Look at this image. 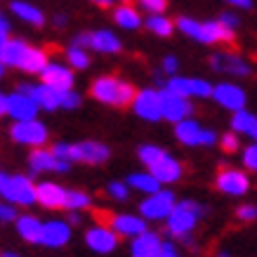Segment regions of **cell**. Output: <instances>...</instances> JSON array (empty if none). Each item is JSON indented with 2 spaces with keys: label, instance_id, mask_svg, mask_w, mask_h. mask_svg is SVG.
<instances>
[{
  "label": "cell",
  "instance_id": "obj_1",
  "mask_svg": "<svg viewBox=\"0 0 257 257\" xmlns=\"http://www.w3.org/2000/svg\"><path fill=\"white\" fill-rule=\"evenodd\" d=\"M140 161L149 168V175L154 179H158V184H172V182H177L182 177V165L179 161L163 151V149L158 147H140Z\"/></svg>",
  "mask_w": 257,
  "mask_h": 257
},
{
  "label": "cell",
  "instance_id": "obj_2",
  "mask_svg": "<svg viewBox=\"0 0 257 257\" xmlns=\"http://www.w3.org/2000/svg\"><path fill=\"white\" fill-rule=\"evenodd\" d=\"M52 156L66 163L85 161V163H104L109 158V149L99 142H80V144H55L50 149Z\"/></svg>",
  "mask_w": 257,
  "mask_h": 257
},
{
  "label": "cell",
  "instance_id": "obj_3",
  "mask_svg": "<svg viewBox=\"0 0 257 257\" xmlns=\"http://www.w3.org/2000/svg\"><path fill=\"white\" fill-rule=\"evenodd\" d=\"M177 29L184 36H189V38L198 40V43H229V40H234L231 36H234V31H229V29H224L219 22H196V19H189V17H184V19H179L177 22Z\"/></svg>",
  "mask_w": 257,
  "mask_h": 257
},
{
  "label": "cell",
  "instance_id": "obj_4",
  "mask_svg": "<svg viewBox=\"0 0 257 257\" xmlns=\"http://www.w3.org/2000/svg\"><path fill=\"white\" fill-rule=\"evenodd\" d=\"M92 97L104 101V104H116V106H127L135 99V87L130 83L113 78V76H104V78L92 83Z\"/></svg>",
  "mask_w": 257,
  "mask_h": 257
},
{
  "label": "cell",
  "instance_id": "obj_5",
  "mask_svg": "<svg viewBox=\"0 0 257 257\" xmlns=\"http://www.w3.org/2000/svg\"><path fill=\"white\" fill-rule=\"evenodd\" d=\"M0 196L15 205H33L36 203V184L24 175L0 172Z\"/></svg>",
  "mask_w": 257,
  "mask_h": 257
},
{
  "label": "cell",
  "instance_id": "obj_6",
  "mask_svg": "<svg viewBox=\"0 0 257 257\" xmlns=\"http://www.w3.org/2000/svg\"><path fill=\"white\" fill-rule=\"evenodd\" d=\"M203 215V208L198 203L194 201H182V203H175L172 212L168 215V229L170 234L175 236H187Z\"/></svg>",
  "mask_w": 257,
  "mask_h": 257
},
{
  "label": "cell",
  "instance_id": "obj_7",
  "mask_svg": "<svg viewBox=\"0 0 257 257\" xmlns=\"http://www.w3.org/2000/svg\"><path fill=\"white\" fill-rule=\"evenodd\" d=\"M175 208V194L172 191H165V189H158L156 194H149V198H144L140 205L142 219H168V215Z\"/></svg>",
  "mask_w": 257,
  "mask_h": 257
},
{
  "label": "cell",
  "instance_id": "obj_8",
  "mask_svg": "<svg viewBox=\"0 0 257 257\" xmlns=\"http://www.w3.org/2000/svg\"><path fill=\"white\" fill-rule=\"evenodd\" d=\"M177 127H175V135H177V140L182 142V144H187V147H196V144H203V147H210V144H215V133L212 130H203L201 125L196 123V120H191V118H184V120H179V123H175Z\"/></svg>",
  "mask_w": 257,
  "mask_h": 257
},
{
  "label": "cell",
  "instance_id": "obj_9",
  "mask_svg": "<svg viewBox=\"0 0 257 257\" xmlns=\"http://www.w3.org/2000/svg\"><path fill=\"white\" fill-rule=\"evenodd\" d=\"M12 140L26 147H43L47 142V127L43 123L33 120H17L12 125Z\"/></svg>",
  "mask_w": 257,
  "mask_h": 257
},
{
  "label": "cell",
  "instance_id": "obj_10",
  "mask_svg": "<svg viewBox=\"0 0 257 257\" xmlns=\"http://www.w3.org/2000/svg\"><path fill=\"white\" fill-rule=\"evenodd\" d=\"M158 99H161V118H168L172 123H179V120L189 118V113H191L189 99L179 97V94L163 90V92H158Z\"/></svg>",
  "mask_w": 257,
  "mask_h": 257
},
{
  "label": "cell",
  "instance_id": "obj_11",
  "mask_svg": "<svg viewBox=\"0 0 257 257\" xmlns=\"http://www.w3.org/2000/svg\"><path fill=\"white\" fill-rule=\"evenodd\" d=\"M165 90L187 99V97H210L212 85L201 78H170Z\"/></svg>",
  "mask_w": 257,
  "mask_h": 257
},
{
  "label": "cell",
  "instance_id": "obj_12",
  "mask_svg": "<svg viewBox=\"0 0 257 257\" xmlns=\"http://www.w3.org/2000/svg\"><path fill=\"white\" fill-rule=\"evenodd\" d=\"M133 109L135 113L144 120H161V99H158L156 90H142V92H135L133 99Z\"/></svg>",
  "mask_w": 257,
  "mask_h": 257
},
{
  "label": "cell",
  "instance_id": "obj_13",
  "mask_svg": "<svg viewBox=\"0 0 257 257\" xmlns=\"http://www.w3.org/2000/svg\"><path fill=\"white\" fill-rule=\"evenodd\" d=\"M40 78H43V85L52 87L57 92H66L73 87V73L62 64H47L45 69L40 71Z\"/></svg>",
  "mask_w": 257,
  "mask_h": 257
},
{
  "label": "cell",
  "instance_id": "obj_14",
  "mask_svg": "<svg viewBox=\"0 0 257 257\" xmlns=\"http://www.w3.org/2000/svg\"><path fill=\"white\" fill-rule=\"evenodd\" d=\"M217 187L219 191H224L229 196H243L250 189V179L245 172L226 168V170H222L217 175Z\"/></svg>",
  "mask_w": 257,
  "mask_h": 257
},
{
  "label": "cell",
  "instance_id": "obj_15",
  "mask_svg": "<svg viewBox=\"0 0 257 257\" xmlns=\"http://www.w3.org/2000/svg\"><path fill=\"white\" fill-rule=\"evenodd\" d=\"M85 241H87V245H90L94 252H99V255H109L111 250H116L118 236L113 234L106 224H99V226H92V229L87 231Z\"/></svg>",
  "mask_w": 257,
  "mask_h": 257
},
{
  "label": "cell",
  "instance_id": "obj_16",
  "mask_svg": "<svg viewBox=\"0 0 257 257\" xmlns=\"http://www.w3.org/2000/svg\"><path fill=\"white\" fill-rule=\"evenodd\" d=\"M210 97H215L217 104H222L224 109H231V111H241L245 106V92L238 85H234V83H222V85L212 87Z\"/></svg>",
  "mask_w": 257,
  "mask_h": 257
},
{
  "label": "cell",
  "instance_id": "obj_17",
  "mask_svg": "<svg viewBox=\"0 0 257 257\" xmlns=\"http://www.w3.org/2000/svg\"><path fill=\"white\" fill-rule=\"evenodd\" d=\"M69 238H71V224L69 222L52 219V222H45V224H43L40 243L47 245V248H62L64 243H69Z\"/></svg>",
  "mask_w": 257,
  "mask_h": 257
},
{
  "label": "cell",
  "instance_id": "obj_18",
  "mask_svg": "<svg viewBox=\"0 0 257 257\" xmlns=\"http://www.w3.org/2000/svg\"><path fill=\"white\" fill-rule=\"evenodd\" d=\"M5 113L12 116L15 120H33L36 113H38V106L31 97L26 94H10L8 97V104H5Z\"/></svg>",
  "mask_w": 257,
  "mask_h": 257
},
{
  "label": "cell",
  "instance_id": "obj_19",
  "mask_svg": "<svg viewBox=\"0 0 257 257\" xmlns=\"http://www.w3.org/2000/svg\"><path fill=\"white\" fill-rule=\"evenodd\" d=\"M111 222V231L113 234H120V236H140L147 231V219H142V217H135V215H111L109 217Z\"/></svg>",
  "mask_w": 257,
  "mask_h": 257
},
{
  "label": "cell",
  "instance_id": "obj_20",
  "mask_svg": "<svg viewBox=\"0 0 257 257\" xmlns=\"http://www.w3.org/2000/svg\"><path fill=\"white\" fill-rule=\"evenodd\" d=\"M29 165H31L33 172H66L71 168V163L66 161H59V158L52 156V151H47V149H36L29 158Z\"/></svg>",
  "mask_w": 257,
  "mask_h": 257
},
{
  "label": "cell",
  "instance_id": "obj_21",
  "mask_svg": "<svg viewBox=\"0 0 257 257\" xmlns=\"http://www.w3.org/2000/svg\"><path fill=\"white\" fill-rule=\"evenodd\" d=\"M64 196H66V189H62L55 182H43L36 187V203H40L43 208H50V210L64 208Z\"/></svg>",
  "mask_w": 257,
  "mask_h": 257
},
{
  "label": "cell",
  "instance_id": "obj_22",
  "mask_svg": "<svg viewBox=\"0 0 257 257\" xmlns=\"http://www.w3.org/2000/svg\"><path fill=\"white\" fill-rule=\"evenodd\" d=\"M210 64L215 71H224V73H234V76H248L250 73V66L236 55H215Z\"/></svg>",
  "mask_w": 257,
  "mask_h": 257
},
{
  "label": "cell",
  "instance_id": "obj_23",
  "mask_svg": "<svg viewBox=\"0 0 257 257\" xmlns=\"http://www.w3.org/2000/svg\"><path fill=\"white\" fill-rule=\"evenodd\" d=\"M29 97L36 101L38 109H45V111L59 109V92L52 90V87H47V85H31Z\"/></svg>",
  "mask_w": 257,
  "mask_h": 257
},
{
  "label": "cell",
  "instance_id": "obj_24",
  "mask_svg": "<svg viewBox=\"0 0 257 257\" xmlns=\"http://www.w3.org/2000/svg\"><path fill=\"white\" fill-rule=\"evenodd\" d=\"M17 66L24 69L26 73H40V71L47 66V55L40 47H26V52L22 55V59H19Z\"/></svg>",
  "mask_w": 257,
  "mask_h": 257
},
{
  "label": "cell",
  "instance_id": "obj_25",
  "mask_svg": "<svg viewBox=\"0 0 257 257\" xmlns=\"http://www.w3.org/2000/svg\"><path fill=\"white\" fill-rule=\"evenodd\" d=\"M90 47L101 55H113L120 50V38H116V33L111 31H97L90 36Z\"/></svg>",
  "mask_w": 257,
  "mask_h": 257
},
{
  "label": "cell",
  "instance_id": "obj_26",
  "mask_svg": "<svg viewBox=\"0 0 257 257\" xmlns=\"http://www.w3.org/2000/svg\"><path fill=\"white\" fill-rule=\"evenodd\" d=\"M158 243H161L158 234H151V231H144V234L135 236L133 248H130L133 250V257H154Z\"/></svg>",
  "mask_w": 257,
  "mask_h": 257
},
{
  "label": "cell",
  "instance_id": "obj_27",
  "mask_svg": "<svg viewBox=\"0 0 257 257\" xmlns=\"http://www.w3.org/2000/svg\"><path fill=\"white\" fill-rule=\"evenodd\" d=\"M17 229H19V236L29 243H40V231H43V222L33 215H24V217L17 219Z\"/></svg>",
  "mask_w": 257,
  "mask_h": 257
},
{
  "label": "cell",
  "instance_id": "obj_28",
  "mask_svg": "<svg viewBox=\"0 0 257 257\" xmlns=\"http://www.w3.org/2000/svg\"><path fill=\"white\" fill-rule=\"evenodd\" d=\"M26 43L24 40H8L5 45H3V50H0V64L3 66H17L19 64V59H22V55L26 52Z\"/></svg>",
  "mask_w": 257,
  "mask_h": 257
},
{
  "label": "cell",
  "instance_id": "obj_29",
  "mask_svg": "<svg viewBox=\"0 0 257 257\" xmlns=\"http://www.w3.org/2000/svg\"><path fill=\"white\" fill-rule=\"evenodd\" d=\"M231 127H234L236 133H243V135H248V137H252V140H255V135H257V118L252 116V113H248L245 109H241V111H236L234 118H231Z\"/></svg>",
  "mask_w": 257,
  "mask_h": 257
},
{
  "label": "cell",
  "instance_id": "obj_30",
  "mask_svg": "<svg viewBox=\"0 0 257 257\" xmlns=\"http://www.w3.org/2000/svg\"><path fill=\"white\" fill-rule=\"evenodd\" d=\"M12 12H15L19 19H24V22H29V24H36V26H40V24L45 22L43 12H40L36 5L24 3V0H15V3H12Z\"/></svg>",
  "mask_w": 257,
  "mask_h": 257
},
{
  "label": "cell",
  "instance_id": "obj_31",
  "mask_svg": "<svg viewBox=\"0 0 257 257\" xmlns=\"http://www.w3.org/2000/svg\"><path fill=\"white\" fill-rule=\"evenodd\" d=\"M127 187L137 189V191H144V194H156L158 189H161V184L149 172H135V175L127 177Z\"/></svg>",
  "mask_w": 257,
  "mask_h": 257
},
{
  "label": "cell",
  "instance_id": "obj_32",
  "mask_svg": "<svg viewBox=\"0 0 257 257\" xmlns=\"http://www.w3.org/2000/svg\"><path fill=\"white\" fill-rule=\"evenodd\" d=\"M113 19H116V24L120 26V29H140V24H142L140 15H137L133 8H127V5L118 8Z\"/></svg>",
  "mask_w": 257,
  "mask_h": 257
},
{
  "label": "cell",
  "instance_id": "obj_33",
  "mask_svg": "<svg viewBox=\"0 0 257 257\" xmlns=\"http://www.w3.org/2000/svg\"><path fill=\"white\" fill-rule=\"evenodd\" d=\"M147 29L151 33H156V36H170L172 33V22L168 19V17H163V15H151L147 19Z\"/></svg>",
  "mask_w": 257,
  "mask_h": 257
},
{
  "label": "cell",
  "instance_id": "obj_34",
  "mask_svg": "<svg viewBox=\"0 0 257 257\" xmlns=\"http://www.w3.org/2000/svg\"><path fill=\"white\" fill-rule=\"evenodd\" d=\"M90 205V196L85 191H66L64 196V208H69L71 212H78Z\"/></svg>",
  "mask_w": 257,
  "mask_h": 257
},
{
  "label": "cell",
  "instance_id": "obj_35",
  "mask_svg": "<svg viewBox=\"0 0 257 257\" xmlns=\"http://www.w3.org/2000/svg\"><path fill=\"white\" fill-rule=\"evenodd\" d=\"M66 57H69V64L71 66H76V69H87V64H90L87 52L85 50H80V47H71Z\"/></svg>",
  "mask_w": 257,
  "mask_h": 257
},
{
  "label": "cell",
  "instance_id": "obj_36",
  "mask_svg": "<svg viewBox=\"0 0 257 257\" xmlns=\"http://www.w3.org/2000/svg\"><path fill=\"white\" fill-rule=\"evenodd\" d=\"M78 104H80V94H76L73 90L59 92V106H62V109H76Z\"/></svg>",
  "mask_w": 257,
  "mask_h": 257
},
{
  "label": "cell",
  "instance_id": "obj_37",
  "mask_svg": "<svg viewBox=\"0 0 257 257\" xmlns=\"http://www.w3.org/2000/svg\"><path fill=\"white\" fill-rule=\"evenodd\" d=\"M140 5L151 15H163V10L168 8L165 0H140Z\"/></svg>",
  "mask_w": 257,
  "mask_h": 257
},
{
  "label": "cell",
  "instance_id": "obj_38",
  "mask_svg": "<svg viewBox=\"0 0 257 257\" xmlns=\"http://www.w3.org/2000/svg\"><path fill=\"white\" fill-rule=\"evenodd\" d=\"M109 194L116 198V201H125L127 198V194H130V189H127V184H123V182H111L109 184Z\"/></svg>",
  "mask_w": 257,
  "mask_h": 257
},
{
  "label": "cell",
  "instance_id": "obj_39",
  "mask_svg": "<svg viewBox=\"0 0 257 257\" xmlns=\"http://www.w3.org/2000/svg\"><path fill=\"white\" fill-rule=\"evenodd\" d=\"M154 257H179V255H177V248H175L172 243L161 241L158 243V248H156V252H154Z\"/></svg>",
  "mask_w": 257,
  "mask_h": 257
},
{
  "label": "cell",
  "instance_id": "obj_40",
  "mask_svg": "<svg viewBox=\"0 0 257 257\" xmlns=\"http://www.w3.org/2000/svg\"><path fill=\"white\" fill-rule=\"evenodd\" d=\"M243 163H245V168H248V170H255V168H257V147H255V144L243 151Z\"/></svg>",
  "mask_w": 257,
  "mask_h": 257
},
{
  "label": "cell",
  "instance_id": "obj_41",
  "mask_svg": "<svg viewBox=\"0 0 257 257\" xmlns=\"http://www.w3.org/2000/svg\"><path fill=\"white\" fill-rule=\"evenodd\" d=\"M222 149H224V151H229V154H231V151H236V149H238V137H236L234 133H226L224 137H222Z\"/></svg>",
  "mask_w": 257,
  "mask_h": 257
},
{
  "label": "cell",
  "instance_id": "obj_42",
  "mask_svg": "<svg viewBox=\"0 0 257 257\" xmlns=\"http://www.w3.org/2000/svg\"><path fill=\"white\" fill-rule=\"evenodd\" d=\"M238 217H241L243 222H252V219L257 217V208L255 205H241V208H238Z\"/></svg>",
  "mask_w": 257,
  "mask_h": 257
},
{
  "label": "cell",
  "instance_id": "obj_43",
  "mask_svg": "<svg viewBox=\"0 0 257 257\" xmlns=\"http://www.w3.org/2000/svg\"><path fill=\"white\" fill-rule=\"evenodd\" d=\"M17 217V210L12 208V203H3L0 205V219L3 222H10V219H15Z\"/></svg>",
  "mask_w": 257,
  "mask_h": 257
},
{
  "label": "cell",
  "instance_id": "obj_44",
  "mask_svg": "<svg viewBox=\"0 0 257 257\" xmlns=\"http://www.w3.org/2000/svg\"><path fill=\"white\" fill-rule=\"evenodd\" d=\"M219 24H222L224 29H229V31H234L236 26H238V17H236V15H229V12H226V15H222Z\"/></svg>",
  "mask_w": 257,
  "mask_h": 257
},
{
  "label": "cell",
  "instance_id": "obj_45",
  "mask_svg": "<svg viewBox=\"0 0 257 257\" xmlns=\"http://www.w3.org/2000/svg\"><path fill=\"white\" fill-rule=\"evenodd\" d=\"M177 57H165L163 59V71L168 73V76H172V73H177Z\"/></svg>",
  "mask_w": 257,
  "mask_h": 257
},
{
  "label": "cell",
  "instance_id": "obj_46",
  "mask_svg": "<svg viewBox=\"0 0 257 257\" xmlns=\"http://www.w3.org/2000/svg\"><path fill=\"white\" fill-rule=\"evenodd\" d=\"M8 31H10V24H8V19L0 15V50H3V45L8 43Z\"/></svg>",
  "mask_w": 257,
  "mask_h": 257
},
{
  "label": "cell",
  "instance_id": "obj_47",
  "mask_svg": "<svg viewBox=\"0 0 257 257\" xmlns=\"http://www.w3.org/2000/svg\"><path fill=\"white\" fill-rule=\"evenodd\" d=\"M71 47H80V50L90 47V33H80V36H76V38H73V45H71Z\"/></svg>",
  "mask_w": 257,
  "mask_h": 257
},
{
  "label": "cell",
  "instance_id": "obj_48",
  "mask_svg": "<svg viewBox=\"0 0 257 257\" xmlns=\"http://www.w3.org/2000/svg\"><path fill=\"white\" fill-rule=\"evenodd\" d=\"M226 3H231V5H236V8H243V10H248L250 5H252V0H226Z\"/></svg>",
  "mask_w": 257,
  "mask_h": 257
},
{
  "label": "cell",
  "instance_id": "obj_49",
  "mask_svg": "<svg viewBox=\"0 0 257 257\" xmlns=\"http://www.w3.org/2000/svg\"><path fill=\"white\" fill-rule=\"evenodd\" d=\"M5 104H8V97H5V94L0 92V116L5 113Z\"/></svg>",
  "mask_w": 257,
  "mask_h": 257
},
{
  "label": "cell",
  "instance_id": "obj_50",
  "mask_svg": "<svg viewBox=\"0 0 257 257\" xmlns=\"http://www.w3.org/2000/svg\"><path fill=\"white\" fill-rule=\"evenodd\" d=\"M94 5H101V8H109V5H113V0H92Z\"/></svg>",
  "mask_w": 257,
  "mask_h": 257
},
{
  "label": "cell",
  "instance_id": "obj_51",
  "mask_svg": "<svg viewBox=\"0 0 257 257\" xmlns=\"http://www.w3.org/2000/svg\"><path fill=\"white\" fill-rule=\"evenodd\" d=\"M69 222H71V224H78V222H80V215H78V212H71Z\"/></svg>",
  "mask_w": 257,
  "mask_h": 257
},
{
  "label": "cell",
  "instance_id": "obj_52",
  "mask_svg": "<svg viewBox=\"0 0 257 257\" xmlns=\"http://www.w3.org/2000/svg\"><path fill=\"white\" fill-rule=\"evenodd\" d=\"M62 24H66V17L59 15V17H57V26H62Z\"/></svg>",
  "mask_w": 257,
  "mask_h": 257
},
{
  "label": "cell",
  "instance_id": "obj_53",
  "mask_svg": "<svg viewBox=\"0 0 257 257\" xmlns=\"http://www.w3.org/2000/svg\"><path fill=\"white\" fill-rule=\"evenodd\" d=\"M0 257H19V255H15V252H0Z\"/></svg>",
  "mask_w": 257,
  "mask_h": 257
},
{
  "label": "cell",
  "instance_id": "obj_54",
  "mask_svg": "<svg viewBox=\"0 0 257 257\" xmlns=\"http://www.w3.org/2000/svg\"><path fill=\"white\" fill-rule=\"evenodd\" d=\"M217 257H229V252H224V250H222V252H219Z\"/></svg>",
  "mask_w": 257,
  "mask_h": 257
},
{
  "label": "cell",
  "instance_id": "obj_55",
  "mask_svg": "<svg viewBox=\"0 0 257 257\" xmlns=\"http://www.w3.org/2000/svg\"><path fill=\"white\" fill-rule=\"evenodd\" d=\"M3 71H5V66H3V64H0V76H3Z\"/></svg>",
  "mask_w": 257,
  "mask_h": 257
},
{
  "label": "cell",
  "instance_id": "obj_56",
  "mask_svg": "<svg viewBox=\"0 0 257 257\" xmlns=\"http://www.w3.org/2000/svg\"><path fill=\"white\" fill-rule=\"evenodd\" d=\"M120 3H123V5H127V3H130V0H120Z\"/></svg>",
  "mask_w": 257,
  "mask_h": 257
}]
</instances>
